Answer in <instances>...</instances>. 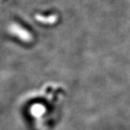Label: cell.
I'll use <instances>...</instances> for the list:
<instances>
[{
	"label": "cell",
	"instance_id": "cell-1",
	"mask_svg": "<svg viewBox=\"0 0 130 130\" xmlns=\"http://www.w3.org/2000/svg\"><path fill=\"white\" fill-rule=\"evenodd\" d=\"M8 31L10 34L13 35L22 41L28 43L32 41V36L31 33L18 23H12L9 24L8 26Z\"/></svg>",
	"mask_w": 130,
	"mask_h": 130
},
{
	"label": "cell",
	"instance_id": "cell-2",
	"mask_svg": "<svg viewBox=\"0 0 130 130\" xmlns=\"http://www.w3.org/2000/svg\"><path fill=\"white\" fill-rule=\"evenodd\" d=\"M35 18L38 22L43 24H54L55 23L58 19V16L56 14L49 15L48 17L43 16L41 14H37L35 15Z\"/></svg>",
	"mask_w": 130,
	"mask_h": 130
}]
</instances>
